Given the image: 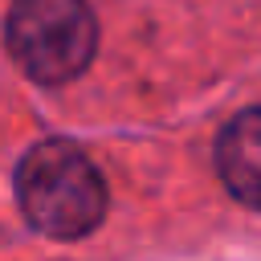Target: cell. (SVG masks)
<instances>
[{
	"label": "cell",
	"mask_w": 261,
	"mask_h": 261,
	"mask_svg": "<svg viewBox=\"0 0 261 261\" xmlns=\"http://www.w3.org/2000/svg\"><path fill=\"white\" fill-rule=\"evenodd\" d=\"M16 200L37 232L73 241L102 224L106 179L77 143L45 139L16 163Z\"/></svg>",
	"instance_id": "cell-1"
},
{
	"label": "cell",
	"mask_w": 261,
	"mask_h": 261,
	"mask_svg": "<svg viewBox=\"0 0 261 261\" xmlns=\"http://www.w3.org/2000/svg\"><path fill=\"white\" fill-rule=\"evenodd\" d=\"M8 53L41 86L73 82L98 49V20L86 0H16L8 12Z\"/></svg>",
	"instance_id": "cell-2"
},
{
	"label": "cell",
	"mask_w": 261,
	"mask_h": 261,
	"mask_svg": "<svg viewBox=\"0 0 261 261\" xmlns=\"http://www.w3.org/2000/svg\"><path fill=\"white\" fill-rule=\"evenodd\" d=\"M216 167H220L224 188H228L241 204L261 208V106L241 110V114L220 130Z\"/></svg>",
	"instance_id": "cell-3"
}]
</instances>
